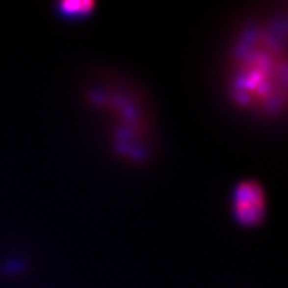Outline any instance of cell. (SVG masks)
<instances>
[{"mask_svg": "<svg viewBox=\"0 0 288 288\" xmlns=\"http://www.w3.org/2000/svg\"><path fill=\"white\" fill-rule=\"evenodd\" d=\"M91 104L108 113L111 143L119 155L130 160H146L152 148L147 108L127 87L98 83L88 90Z\"/></svg>", "mask_w": 288, "mask_h": 288, "instance_id": "cell-2", "label": "cell"}, {"mask_svg": "<svg viewBox=\"0 0 288 288\" xmlns=\"http://www.w3.org/2000/svg\"><path fill=\"white\" fill-rule=\"evenodd\" d=\"M287 15L271 11L241 24L226 59V92L237 108L275 118L287 104Z\"/></svg>", "mask_w": 288, "mask_h": 288, "instance_id": "cell-1", "label": "cell"}, {"mask_svg": "<svg viewBox=\"0 0 288 288\" xmlns=\"http://www.w3.org/2000/svg\"><path fill=\"white\" fill-rule=\"evenodd\" d=\"M231 211L237 224L258 226L267 213V194L259 180L243 179L234 185Z\"/></svg>", "mask_w": 288, "mask_h": 288, "instance_id": "cell-3", "label": "cell"}, {"mask_svg": "<svg viewBox=\"0 0 288 288\" xmlns=\"http://www.w3.org/2000/svg\"><path fill=\"white\" fill-rule=\"evenodd\" d=\"M95 1L92 0H62L56 4L59 12L67 16H83L95 8Z\"/></svg>", "mask_w": 288, "mask_h": 288, "instance_id": "cell-4", "label": "cell"}]
</instances>
